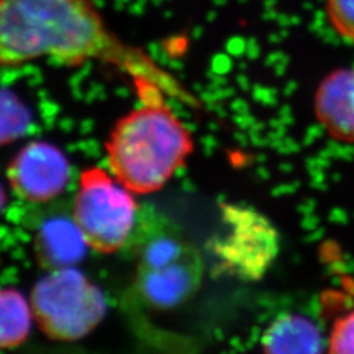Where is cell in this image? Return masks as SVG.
<instances>
[{
	"label": "cell",
	"mask_w": 354,
	"mask_h": 354,
	"mask_svg": "<svg viewBox=\"0 0 354 354\" xmlns=\"http://www.w3.org/2000/svg\"><path fill=\"white\" fill-rule=\"evenodd\" d=\"M38 327L53 340L76 342L96 328L106 311L102 291L74 266L50 270L30 295Z\"/></svg>",
	"instance_id": "4"
},
{
	"label": "cell",
	"mask_w": 354,
	"mask_h": 354,
	"mask_svg": "<svg viewBox=\"0 0 354 354\" xmlns=\"http://www.w3.org/2000/svg\"><path fill=\"white\" fill-rule=\"evenodd\" d=\"M131 193L99 167L82 172L73 216L91 248L100 253L127 248L140 218Z\"/></svg>",
	"instance_id": "5"
},
{
	"label": "cell",
	"mask_w": 354,
	"mask_h": 354,
	"mask_svg": "<svg viewBox=\"0 0 354 354\" xmlns=\"http://www.w3.org/2000/svg\"><path fill=\"white\" fill-rule=\"evenodd\" d=\"M33 247L38 264L57 270L80 263L89 245L74 216L57 213L41 221Z\"/></svg>",
	"instance_id": "9"
},
{
	"label": "cell",
	"mask_w": 354,
	"mask_h": 354,
	"mask_svg": "<svg viewBox=\"0 0 354 354\" xmlns=\"http://www.w3.org/2000/svg\"><path fill=\"white\" fill-rule=\"evenodd\" d=\"M0 342L4 349L26 342L32 313L26 298L15 289H3L0 295Z\"/></svg>",
	"instance_id": "11"
},
{
	"label": "cell",
	"mask_w": 354,
	"mask_h": 354,
	"mask_svg": "<svg viewBox=\"0 0 354 354\" xmlns=\"http://www.w3.org/2000/svg\"><path fill=\"white\" fill-rule=\"evenodd\" d=\"M264 354H323L322 333L310 319L285 314L277 317L263 336Z\"/></svg>",
	"instance_id": "10"
},
{
	"label": "cell",
	"mask_w": 354,
	"mask_h": 354,
	"mask_svg": "<svg viewBox=\"0 0 354 354\" xmlns=\"http://www.w3.org/2000/svg\"><path fill=\"white\" fill-rule=\"evenodd\" d=\"M127 248L137 260L138 292L153 308H176L200 289L205 269L201 253L163 216L140 214Z\"/></svg>",
	"instance_id": "3"
},
{
	"label": "cell",
	"mask_w": 354,
	"mask_h": 354,
	"mask_svg": "<svg viewBox=\"0 0 354 354\" xmlns=\"http://www.w3.org/2000/svg\"><path fill=\"white\" fill-rule=\"evenodd\" d=\"M222 231L212 243L221 272L253 282L263 279L279 252V234L269 218L247 205H221Z\"/></svg>",
	"instance_id": "6"
},
{
	"label": "cell",
	"mask_w": 354,
	"mask_h": 354,
	"mask_svg": "<svg viewBox=\"0 0 354 354\" xmlns=\"http://www.w3.org/2000/svg\"><path fill=\"white\" fill-rule=\"evenodd\" d=\"M140 104L114 125L105 142L108 165L125 188L137 194L162 189L193 152L188 127L165 102V91L137 82Z\"/></svg>",
	"instance_id": "2"
},
{
	"label": "cell",
	"mask_w": 354,
	"mask_h": 354,
	"mask_svg": "<svg viewBox=\"0 0 354 354\" xmlns=\"http://www.w3.org/2000/svg\"><path fill=\"white\" fill-rule=\"evenodd\" d=\"M50 58L66 66L113 64L134 83L150 82L193 102L174 79L105 26L92 0H0V59L19 66Z\"/></svg>",
	"instance_id": "1"
},
{
	"label": "cell",
	"mask_w": 354,
	"mask_h": 354,
	"mask_svg": "<svg viewBox=\"0 0 354 354\" xmlns=\"http://www.w3.org/2000/svg\"><path fill=\"white\" fill-rule=\"evenodd\" d=\"M70 172L64 152L49 142L35 140L16 153L7 168V177L23 200L48 203L64 193Z\"/></svg>",
	"instance_id": "7"
},
{
	"label": "cell",
	"mask_w": 354,
	"mask_h": 354,
	"mask_svg": "<svg viewBox=\"0 0 354 354\" xmlns=\"http://www.w3.org/2000/svg\"><path fill=\"white\" fill-rule=\"evenodd\" d=\"M314 113L330 140L354 146V67L336 68L319 83Z\"/></svg>",
	"instance_id": "8"
},
{
	"label": "cell",
	"mask_w": 354,
	"mask_h": 354,
	"mask_svg": "<svg viewBox=\"0 0 354 354\" xmlns=\"http://www.w3.org/2000/svg\"><path fill=\"white\" fill-rule=\"evenodd\" d=\"M324 10L332 30L345 42L354 44V0H326Z\"/></svg>",
	"instance_id": "12"
},
{
	"label": "cell",
	"mask_w": 354,
	"mask_h": 354,
	"mask_svg": "<svg viewBox=\"0 0 354 354\" xmlns=\"http://www.w3.org/2000/svg\"><path fill=\"white\" fill-rule=\"evenodd\" d=\"M327 351L328 354H354V310L333 323Z\"/></svg>",
	"instance_id": "13"
}]
</instances>
